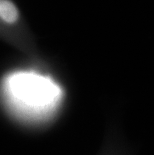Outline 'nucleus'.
<instances>
[{
  "label": "nucleus",
  "instance_id": "f257e3e1",
  "mask_svg": "<svg viewBox=\"0 0 154 155\" xmlns=\"http://www.w3.org/2000/svg\"><path fill=\"white\" fill-rule=\"evenodd\" d=\"M3 94L10 109L26 119H43L56 109L60 86L51 77L31 70L12 72L3 81Z\"/></svg>",
  "mask_w": 154,
  "mask_h": 155
},
{
  "label": "nucleus",
  "instance_id": "f03ea898",
  "mask_svg": "<svg viewBox=\"0 0 154 155\" xmlns=\"http://www.w3.org/2000/svg\"><path fill=\"white\" fill-rule=\"evenodd\" d=\"M18 18V9L13 2L10 0H0V20L8 24H13Z\"/></svg>",
  "mask_w": 154,
  "mask_h": 155
}]
</instances>
